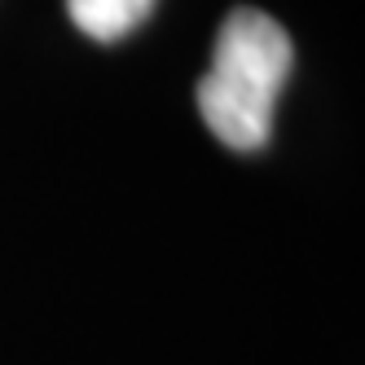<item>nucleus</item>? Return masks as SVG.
Wrapping results in <instances>:
<instances>
[{"mask_svg": "<svg viewBox=\"0 0 365 365\" xmlns=\"http://www.w3.org/2000/svg\"><path fill=\"white\" fill-rule=\"evenodd\" d=\"M150 9H154V0H66L71 22L88 40H101V44H115L128 31H137L150 18Z\"/></svg>", "mask_w": 365, "mask_h": 365, "instance_id": "obj_2", "label": "nucleus"}, {"mask_svg": "<svg viewBox=\"0 0 365 365\" xmlns=\"http://www.w3.org/2000/svg\"><path fill=\"white\" fill-rule=\"evenodd\" d=\"M291 62L295 48L277 18L251 5L225 18L212 66L198 80V115L220 145L238 154L269 145L277 93L291 75Z\"/></svg>", "mask_w": 365, "mask_h": 365, "instance_id": "obj_1", "label": "nucleus"}]
</instances>
